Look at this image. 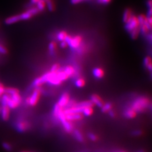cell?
<instances>
[{"label": "cell", "mask_w": 152, "mask_h": 152, "mask_svg": "<svg viewBox=\"0 0 152 152\" xmlns=\"http://www.w3.org/2000/svg\"><path fill=\"white\" fill-rule=\"evenodd\" d=\"M150 102L148 98L145 97H140L136 99L132 104L131 108L136 112H143L148 108Z\"/></svg>", "instance_id": "1"}, {"label": "cell", "mask_w": 152, "mask_h": 152, "mask_svg": "<svg viewBox=\"0 0 152 152\" xmlns=\"http://www.w3.org/2000/svg\"><path fill=\"white\" fill-rule=\"evenodd\" d=\"M41 94V90L39 88H36L33 91L30 96L26 98L25 100V104L27 105L35 106L38 102L40 96Z\"/></svg>", "instance_id": "2"}, {"label": "cell", "mask_w": 152, "mask_h": 152, "mask_svg": "<svg viewBox=\"0 0 152 152\" xmlns=\"http://www.w3.org/2000/svg\"><path fill=\"white\" fill-rule=\"evenodd\" d=\"M14 127L20 132H24L30 128V123L24 120L23 117H19L14 122Z\"/></svg>", "instance_id": "3"}, {"label": "cell", "mask_w": 152, "mask_h": 152, "mask_svg": "<svg viewBox=\"0 0 152 152\" xmlns=\"http://www.w3.org/2000/svg\"><path fill=\"white\" fill-rule=\"evenodd\" d=\"M68 46L73 49H77L81 45L82 41V38L80 36H76L75 37H71L68 35L65 39Z\"/></svg>", "instance_id": "4"}, {"label": "cell", "mask_w": 152, "mask_h": 152, "mask_svg": "<svg viewBox=\"0 0 152 152\" xmlns=\"http://www.w3.org/2000/svg\"><path fill=\"white\" fill-rule=\"evenodd\" d=\"M140 27V24L138 19V16L136 15H132L130 20L125 23V29L128 33L131 30Z\"/></svg>", "instance_id": "5"}, {"label": "cell", "mask_w": 152, "mask_h": 152, "mask_svg": "<svg viewBox=\"0 0 152 152\" xmlns=\"http://www.w3.org/2000/svg\"><path fill=\"white\" fill-rule=\"evenodd\" d=\"M39 11L36 7H32L23 13L19 14L21 20H27L30 19L33 16L39 13Z\"/></svg>", "instance_id": "6"}, {"label": "cell", "mask_w": 152, "mask_h": 152, "mask_svg": "<svg viewBox=\"0 0 152 152\" xmlns=\"http://www.w3.org/2000/svg\"><path fill=\"white\" fill-rule=\"evenodd\" d=\"M57 118H58L59 120V121L61 122L63 127L64 128L65 130L67 132H70L72 131L73 128V126L69 122V121L66 120V119L65 118V114L64 113V111H62L61 113L58 115Z\"/></svg>", "instance_id": "7"}, {"label": "cell", "mask_w": 152, "mask_h": 152, "mask_svg": "<svg viewBox=\"0 0 152 152\" xmlns=\"http://www.w3.org/2000/svg\"><path fill=\"white\" fill-rule=\"evenodd\" d=\"M46 83L54 86H58L61 85L62 82L58 78L57 76V73H53L50 72V76Z\"/></svg>", "instance_id": "8"}, {"label": "cell", "mask_w": 152, "mask_h": 152, "mask_svg": "<svg viewBox=\"0 0 152 152\" xmlns=\"http://www.w3.org/2000/svg\"><path fill=\"white\" fill-rule=\"evenodd\" d=\"M0 112L1 118L4 121H7L10 116V109L7 105H1Z\"/></svg>", "instance_id": "9"}, {"label": "cell", "mask_w": 152, "mask_h": 152, "mask_svg": "<svg viewBox=\"0 0 152 152\" xmlns=\"http://www.w3.org/2000/svg\"><path fill=\"white\" fill-rule=\"evenodd\" d=\"M70 101V96L68 93L65 92L61 95L58 104L62 108L66 106Z\"/></svg>", "instance_id": "10"}, {"label": "cell", "mask_w": 152, "mask_h": 152, "mask_svg": "<svg viewBox=\"0 0 152 152\" xmlns=\"http://www.w3.org/2000/svg\"><path fill=\"white\" fill-rule=\"evenodd\" d=\"M90 100L92 102V103L94 105H96L98 107L101 108L104 104V101L102 100V99L97 95L96 94H93L90 97Z\"/></svg>", "instance_id": "11"}, {"label": "cell", "mask_w": 152, "mask_h": 152, "mask_svg": "<svg viewBox=\"0 0 152 152\" xmlns=\"http://www.w3.org/2000/svg\"><path fill=\"white\" fill-rule=\"evenodd\" d=\"M21 21L19 14L14 15L7 18L5 20V24L6 25H11Z\"/></svg>", "instance_id": "12"}, {"label": "cell", "mask_w": 152, "mask_h": 152, "mask_svg": "<svg viewBox=\"0 0 152 152\" xmlns=\"http://www.w3.org/2000/svg\"><path fill=\"white\" fill-rule=\"evenodd\" d=\"M92 74L93 76L97 79H101L105 75L104 70L99 67L95 68L92 70Z\"/></svg>", "instance_id": "13"}, {"label": "cell", "mask_w": 152, "mask_h": 152, "mask_svg": "<svg viewBox=\"0 0 152 152\" xmlns=\"http://www.w3.org/2000/svg\"><path fill=\"white\" fill-rule=\"evenodd\" d=\"M132 15L133 14H132V11L131 9L129 8L126 9L123 14V16H122L123 22L124 23H126L127 22H128L130 20Z\"/></svg>", "instance_id": "14"}, {"label": "cell", "mask_w": 152, "mask_h": 152, "mask_svg": "<svg viewBox=\"0 0 152 152\" xmlns=\"http://www.w3.org/2000/svg\"><path fill=\"white\" fill-rule=\"evenodd\" d=\"M65 118L68 121H78L81 120L83 118V116L81 113L77 114H65Z\"/></svg>", "instance_id": "15"}, {"label": "cell", "mask_w": 152, "mask_h": 152, "mask_svg": "<svg viewBox=\"0 0 152 152\" xmlns=\"http://www.w3.org/2000/svg\"><path fill=\"white\" fill-rule=\"evenodd\" d=\"M93 105L94 104L92 103L91 100H86V101H84L76 103L74 107L85 108L87 107H93Z\"/></svg>", "instance_id": "16"}, {"label": "cell", "mask_w": 152, "mask_h": 152, "mask_svg": "<svg viewBox=\"0 0 152 152\" xmlns=\"http://www.w3.org/2000/svg\"><path fill=\"white\" fill-rule=\"evenodd\" d=\"M57 49V43L55 41H51L49 44V50L51 55H54L56 53Z\"/></svg>", "instance_id": "17"}, {"label": "cell", "mask_w": 152, "mask_h": 152, "mask_svg": "<svg viewBox=\"0 0 152 152\" xmlns=\"http://www.w3.org/2000/svg\"><path fill=\"white\" fill-rule=\"evenodd\" d=\"M144 65L151 72L152 69V58L150 56H147L144 59Z\"/></svg>", "instance_id": "18"}, {"label": "cell", "mask_w": 152, "mask_h": 152, "mask_svg": "<svg viewBox=\"0 0 152 152\" xmlns=\"http://www.w3.org/2000/svg\"><path fill=\"white\" fill-rule=\"evenodd\" d=\"M136 115V112L131 108H129L124 112V116L128 118H133Z\"/></svg>", "instance_id": "19"}, {"label": "cell", "mask_w": 152, "mask_h": 152, "mask_svg": "<svg viewBox=\"0 0 152 152\" xmlns=\"http://www.w3.org/2000/svg\"><path fill=\"white\" fill-rule=\"evenodd\" d=\"M64 71L69 77L73 76L75 73L74 68L71 65H68L65 66L64 69Z\"/></svg>", "instance_id": "20"}, {"label": "cell", "mask_w": 152, "mask_h": 152, "mask_svg": "<svg viewBox=\"0 0 152 152\" xmlns=\"http://www.w3.org/2000/svg\"><path fill=\"white\" fill-rule=\"evenodd\" d=\"M20 93L19 90L15 88H13V87H9V88H5V93L8 95H13L15 93Z\"/></svg>", "instance_id": "21"}, {"label": "cell", "mask_w": 152, "mask_h": 152, "mask_svg": "<svg viewBox=\"0 0 152 152\" xmlns=\"http://www.w3.org/2000/svg\"><path fill=\"white\" fill-rule=\"evenodd\" d=\"M140 27H138L132 30H131L129 33L130 34V37L132 39H136L140 34Z\"/></svg>", "instance_id": "22"}, {"label": "cell", "mask_w": 152, "mask_h": 152, "mask_svg": "<svg viewBox=\"0 0 152 152\" xmlns=\"http://www.w3.org/2000/svg\"><path fill=\"white\" fill-rule=\"evenodd\" d=\"M63 109L62 107H60L58 103L55 104L54 107V109H53V114L54 116L56 118H58V115L61 113L62 111H63Z\"/></svg>", "instance_id": "23"}, {"label": "cell", "mask_w": 152, "mask_h": 152, "mask_svg": "<svg viewBox=\"0 0 152 152\" xmlns=\"http://www.w3.org/2000/svg\"><path fill=\"white\" fill-rule=\"evenodd\" d=\"M57 76L61 82L66 81L69 78V77L65 73V72L64 70L63 71H58L57 72Z\"/></svg>", "instance_id": "24"}, {"label": "cell", "mask_w": 152, "mask_h": 152, "mask_svg": "<svg viewBox=\"0 0 152 152\" xmlns=\"http://www.w3.org/2000/svg\"><path fill=\"white\" fill-rule=\"evenodd\" d=\"M36 5H37L36 7L37 8L39 11H43L46 7V2L45 0H39L37 2Z\"/></svg>", "instance_id": "25"}, {"label": "cell", "mask_w": 152, "mask_h": 152, "mask_svg": "<svg viewBox=\"0 0 152 152\" xmlns=\"http://www.w3.org/2000/svg\"><path fill=\"white\" fill-rule=\"evenodd\" d=\"M46 5V7L49 9V10L51 12L54 11L55 9V6L53 0H45Z\"/></svg>", "instance_id": "26"}, {"label": "cell", "mask_w": 152, "mask_h": 152, "mask_svg": "<svg viewBox=\"0 0 152 152\" xmlns=\"http://www.w3.org/2000/svg\"><path fill=\"white\" fill-rule=\"evenodd\" d=\"M68 36V34L67 33V32L63 30L58 33L57 35V38L59 41L61 42L63 41H65Z\"/></svg>", "instance_id": "27"}, {"label": "cell", "mask_w": 152, "mask_h": 152, "mask_svg": "<svg viewBox=\"0 0 152 152\" xmlns=\"http://www.w3.org/2000/svg\"><path fill=\"white\" fill-rule=\"evenodd\" d=\"M85 84H86L85 80L82 78H79L77 79L75 81V85L79 88H81L85 86Z\"/></svg>", "instance_id": "28"}, {"label": "cell", "mask_w": 152, "mask_h": 152, "mask_svg": "<svg viewBox=\"0 0 152 152\" xmlns=\"http://www.w3.org/2000/svg\"><path fill=\"white\" fill-rule=\"evenodd\" d=\"M149 28L145 24H143L140 26V32L143 35H148L149 32L150 31Z\"/></svg>", "instance_id": "29"}, {"label": "cell", "mask_w": 152, "mask_h": 152, "mask_svg": "<svg viewBox=\"0 0 152 152\" xmlns=\"http://www.w3.org/2000/svg\"><path fill=\"white\" fill-rule=\"evenodd\" d=\"M138 19L140 26L143 25V24H145L147 21V18L146 15L144 14H140L138 16Z\"/></svg>", "instance_id": "30"}, {"label": "cell", "mask_w": 152, "mask_h": 152, "mask_svg": "<svg viewBox=\"0 0 152 152\" xmlns=\"http://www.w3.org/2000/svg\"><path fill=\"white\" fill-rule=\"evenodd\" d=\"M74 134L75 138H76V139L78 141H79L80 142H82L84 141L83 135L80 132V131H79L78 130H75L74 132Z\"/></svg>", "instance_id": "31"}, {"label": "cell", "mask_w": 152, "mask_h": 152, "mask_svg": "<svg viewBox=\"0 0 152 152\" xmlns=\"http://www.w3.org/2000/svg\"><path fill=\"white\" fill-rule=\"evenodd\" d=\"M82 113L86 116H90L93 113L92 107H87L84 108Z\"/></svg>", "instance_id": "32"}, {"label": "cell", "mask_w": 152, "mask_h": 152, "mask_svg": "<svg viewBox=\"0 0 152 152\" xmlns=\"http://www.w3.org/2000/svg\"><path fill=\"white\" fill-rule=\"evenodd\" d=\"M61 68V65L58 63H55L53 64L51 68L50 72L53 73H57L58 71H59Z\"/></svg>", "instance_id": "33"}, {"label": "cell", "mask_w": 152, "mask_h": 152, "mask_svg": "<svg viewBox=\"0 0 152 152\" xmlns=\"http://www.w3.org/2000/svg\"><path fill=\"white\" fill-rule=\"evenodd\" d=\"M112 104L110 103H108L103 105V106L101 107L102 108L101 111L103 112H107L110 111L111 108H112Z\"/></svg>", "instance_id": "34"}, {"label": "cell", "mask_w": 152, "mask_h": 152, "mask_svg": "<svg viewBox=\"0 0 152 152\" xmlns=\"http://www.w3.org/2000/svg\"><path fill=\"white\" fill-rule=\"evenodd\" d=\"M2 147L6 151L8 152H11L13 151L12 145L7 142H3L2 143Z\"/></svg>", "instance_id": "35"}, {"label": "cell", "mask_w": 152, "mask_h": 152, "mask_svg": "<svg viewBox=\"0 0 152 152\" xmlns=\"http://www.w3.org/2000/svg\"><path fill=\"white\" fill-rule=\"evenodd\" d=\"M0 54L2 55H6L8 54L7 49L1 43H0Z\"/></svg>", "instance_id": "36"}, {"label": "cell", "mask_w": 152, "mask_h": 152, "mask_svg": "<svg viewBox=\"0 0 152 152\" xmlns=\"http://www.w3.org/2000/svg\"><path fill=\"white\" fill-rule=\"evenodd\" d=\"M60 46H61V48H62V49H65L68 46V45L67 42L65 41H63L61 42Z\"/></svg>", "instance_id": "37"}, {"label": "cell", "mask_w": 152, "mask_h": 152, "mask_svg": "<svg viewBox=\"0 0 152 152\" xmlns=\"http://www.w3.org/2000/svg\"><path fill=\"white\" fill-rule=\"evenodd\" d=\"M89 137L90 138V139L92 141H95V140H97V136L93 134H91V133L89 134Z\"/></svg>", "instance_id": "38"}, {"label": "cell", "mask_w": 152, "mask_h": 152, "mask_svg": "<svg viewBox=\"0 0 152 152\" xmlns=\"http://www.w3.org/2000/svg\"><path fill=\"white\" fill-rule=\"evenodd\" d=\"M112 0H97L99 3H102V4H105V5L109 3Z\"/></svg>", "instance_id": "39"}, {"label": "cell", "mask_w": 152, "mask_h": 152, "mask_svg": "<svg viewBox=\"0 0 152 152\" xmlns=\"http://www.w3.org/2000/svg\"><path fill=\"white\" fill-rule=\"evenodd\" d=\"M5 88L3 86V85H2L0 86V99H1V96L5 93Z\"/></svg>", "instance_id": "40"}, {"label": "cell", "mask_w": 152, "mask_h": 152, "mask_svg": "<svg viewBox=\"0 0 152 152\" xmlns=\"http://www.w3.org/2000/svg\"><path fill=\"white\" fill-rule=\"evenodd\" d=\"M84 0H70V2L73 5H77L82 2Z\"/></svg>", "instance_id": "41"}, {"label": "cell", "mask_w": 152, "mask_h": 152, "mask_svg": "<svg viewBox=\"0 0 152 152\" xmlns=\"http://www.w3.org/2000/svg\"><path fill=\"white\" fill-rule=\"evenodd\" d=\"M152 8H149L148 10V13H147V15H146V16L147 18L149 17H152Z\"/></svg>", "instance_id": "42"}, {"label": "cell", "mask_w": 152, "mask_h": 152, "mask_svg": "<svg viewBox=\"0 0 152 152\" xmlns=\"http://www.w3.org/2000/svg\"><path fill=\"white\" fill-rule=\"evenodd\" d=\"M147 6L148 8H152V0H148L147 1Z\"/></svg>", "instance_id": "43"}, {"label": "cell", "mask_w": 152, "mask_h": 152, "mask_svg": "<svg viewBox=\"0 0 152 152\" xmlns=\"http://www.w3.org/2000/svg\"><path fill=\"white\" fill-rule=\"evenodd\" d=\"M141 134V132L140 131H139V130H137V131H135L134 132V135H136V136L140 135Z\"/></svg>", "instance_id": "44"}, {"label": "cell", "mask_w": 152, "mask_h": 152, "mask_svg": "<svg viewBox=\"0 0 152 152\" xmlns=\"http://www.w3.org/2000/svg\"><path fill=\"white\" fill-rule=\"evenodd\" d=\"M39 0H30V3L32 5H36Z\"/></svg>", "instance_id": "45"}, {"label": "cell", "mask_w": 152, "mask_h": 152, "mask_svg": "<svg viewBox=\"0 0 152 152\" xmlns=\"http://www.w3.org/2000/svg\"><path fill=\"white\" fill-rule=\"evenodd\" d=\"M109 115L112 117H114L115 116V113L113 111H109Z\"/></svg>", "instance_id": "46"}, {"label": "cell", "mask_w": 152, "mask_h": 152, "mask_svg": "<svg viewBox=\"0 0 152 152\" xmlns=\"http://www.w3.org/2000/svg\"><path fill=\"white\" fill-rule=\"evenodd\" d=\"M143 152V151H140V152Z\"/></svg>", "instance_id": "47"}]
</instances>
